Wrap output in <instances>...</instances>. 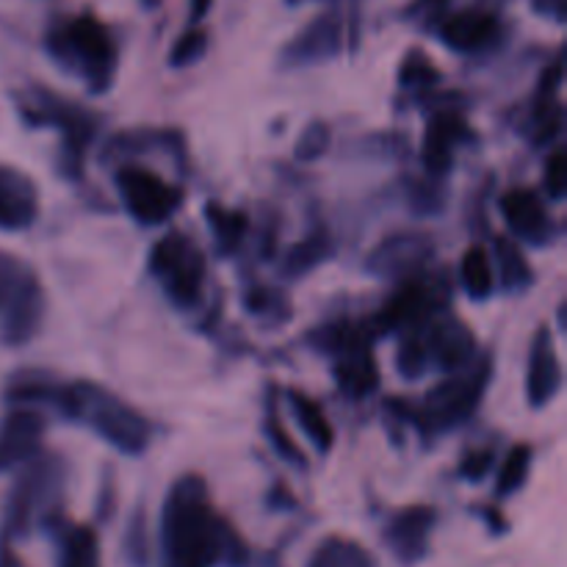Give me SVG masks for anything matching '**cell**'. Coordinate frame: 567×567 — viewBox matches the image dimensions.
Returning <instances> with one entry per match:
<instances>
[{"mask_svg":"<svg viewBox=\"0 0 567 567\" xmlns=\"http://www.w3.org/2000/svg\"><path fill=\"white\" fill-rule=\"evenodd\" d=\"M210 48V33L205 25H186L181 37L172 42L169 55H166V64L172 70H186V66H194L197 61H203L208 55Z\"/></svg>","mask_w":567,"mask_h":567,"instance_id":"obj_38","label":"cell"},{"mask_svg":"<svg viewBox=\"0 0 567 567\" xmlns=\"http://www.w3.org/2000/svg\"><path fill=\"white\" fill-rule=\"evenodd\" d=\"M114 188L122 208L142 227L166 225L186 203V192L177 183L164 181L158 172L133 164V161L116 166Z\"/></svg>","mask_w":567,"mask_h":567,"instance_id":"obj_11","label":"cell"},{"mask_svg":"<svg viewBox=\"0 0 567 567\" xmlns=\"http://www.w3.org/2000/svg\"><path fill=\"white\" fill-rule=\"evenodd\" d=\"M563 81H565V50L559 48L557 53H554V59L543 66L540 78H537L535 97H532V120H540L543 114H548L551 109L563 105L559 103Z\"/></svg>","mask_w":567,"mask_h":567,"instance_id":"obj_37","label":"cell"},{"mask_svg":"<svg viewBox=\"0 0 567 567\" xmlns=\"http://www.w3.org/2000/svg\"><path fill=\"white\" fill-rule=\"evenodd\" d=\"M249 565L252 551L241 532L214 509L205 476H177L161 509V567Z\"/></svg>","mask_w":567,"mask_h":567,"instance_id":"obj_1","label":"cell"},{"mask_svg":"<svg viewBox=\"0 0 567 567\" xmlns=\"http://www.w3.org/2000/svg\"><path fill=\"white\" fill-rule=\"evenodd\" d=\"M498 210H502L504 221H507L509 233H513L515 244H526V247L546 249L554 247L563 236V227L554 219L548 210L546 199L535 192V188H509L498 197Z\"/></svg>","mask_w":567,"mask_h":567,"instance_id":"obj_16","label":"cell"},{"mask_svg":"<svg viewBox=\"0 0 567 567\" xmlns=\"http://www.w3.org/2000/svg\"><path fill=\"white\" fill-rule=\"evenodd\" d=\"M396 83L402 92H408L410 97L419 100L424 97V94L437 92V89H441L443 72L437 70V64L430 59L426 50L410 48L408 53H404V59L399 61Z\"/></svg>","mask_w":567,"mask_h":567,"instance_id":"obj_33","label":"cell"},{"mask_svg":"<svg viewBox=\"0 0 567 567\" xmlns=\"http://www.w3.org/2000/svg\"><path fill=\"white\" fill-rule=\"evenodd\" d=\"M496 449H471V452L463 454V460H460L457 476L463 482H482L493 468H496Z\"/></svg>","mask_w":567,"mask_h":567,"instance_id":"obj_43","label":"cell"},{"mask_svg":"<svg viewBox=\"0 0 567 567\" xmlns=\"http://www.w3.org/2000/svg\"><path fill=\"white\" fill-rule=\"evenodd\" d=\"M374 343L371 338L369 324L358 319H349V316H338V319H327L321 324H316L313 330L305 336V343H308L313 352L327 354V358L336 360L338 354L349 352V349L360 347V343Z\"/></svg>","mask_w":567,"mask_h":567,"instance_id":"obj_29","label":"cell"},{"mask_svg":"<svg viewBox=\"0 0 567 567\" xmlns=\"http://www.w3.org/2000/svg\"><path fill=\"white\" fill-rule=\"evenodd\" d=\"M493 275H496V288L502 293L518 297L535 286V269H532L529 258H526L524 247L515 244L509 236L493 238Z\"/></svg>","mask_w":567,"mask_h":567,"instance_id":"obj_27","label":"cell"},{"mask_svg":"<svg viewBox=\"0 0 567 567\" xmlns=\"http://www.w3.org/2000/svg\"><path fill=\"white\" fill-rule=\"evenodd\" d=\"M138 3H142L144 11H155L161 6V0H138Z\"/></svg>","mask_w":567,"mask_h":567,"instance_id":"obj_50","label":"cell"},{"mask_svg":"<svg viewBox=\"0 0 567 567\" xmlns=\"http://www.w3.org/2000/svg\"><path fill=\"white\" fill-rule=\"evenodd\" d=\"M396 371L402 380H421V377L430 374V360H426V349L419 330L402 332V341L396 347Z\"/></svg>","mask_w":567,"mask_h":567,"instance_id":"obj_39","label":"cell"},{"mask_svg":"<svg viewBox=\"0 0 567 567\" xmlns=\"http://www.w3.org/2000/svg\"><path fill=\"white\" fill-rule=\"evenodd\" d=\"M415 330L424 341L430 371H437V374H454L480 354V341H476L471 324L452 310L432 316L426 324L415 327Z\"/></svg>","mask_w":567,"mask_h":567,"instance_id":"obj_15","label":"cell"},{"mask_svg":"<svg viewBox=\"0 0 567 567\" xmlns=\"http://www.w3.org/2000/svg\"><path fill=\"white\" fill-rule=\"evenodd\" d=\"M14 485L3 509L0 526V548H9L14 540L31 535L33 529H44L61 515V502L66 491V463L53 452H42L17 468Z\"/></svg>","mask_w":567,"mask_h":567,"instance_id":"obj_6","label":"cell"},{"mask_svg":"<svg viewBox=\"0 0 567 567\" xmlns=\"http://www.w3.org/2000/svg\"><path fill=\"white\" fill-rule=\"evenodd\" d=\"M332 147V127L324 120H313L302 127L297 144H293V155L299 164H316L324 158Z\"/></svg>","mask_w":567,"mask_h":567,"instance_id":"obj_40","label":"cell"},{"mask_svg":"<svg viewBox=\"0 0 567 567\" xmlns=\"http://www.w3.org/2000/svg\"><path fill=\"white\" fill-rule=\"evenodd\" d=\"M59 413L66 421L86 426L89 432L109 443L114 452L125 457H142L153 441V426L147 415L138 413L133 404L116 396L105 385L92 380H75L64 385Z\"/></svg>","mask_w":567,"mask_h":567,"instance_id":"obj_5","label":"cell"},{"mask_svg":"<svg viewBox=\"0 0 567 567\" xmlns=\"http://www.w3.org/2000/svg\"><path fill=\"white\" fill-rule=\"evenodd\" d=\"M55 540V567H103L100 537L92 526L70 524L64 515L44 526Z\"/></svg>","mask_w":567,"mask_h":567,"instance_id":"obj_23","label":"cell"},{"mask_svg":"<svg viewBox=\"0 0 567 567\" xmlns=\"http://www.w3.org/2000/svg\"><path fill=\"white\" fill-rule=\"evenodd\" d=\"M241 302H244V310H247L252 319L264 321V324L269 327H282L286 321H291L293 316L288 293L282 291V288L269 286V282L264 280H249L247 286H244Z\"/></svg>","mask_w":567,"mask_h":567,"instance_id":"obj_31","label":"cell"},{"mask_svg":"<svg viewBox=\"0 0 567 567\" xmlns=\"http://www.w3.org/2000/svg\"><path fill=\"white\" fill-rule=\"evenodd\" d=\"M308 567H380L374 554L352 537L330 535L313 548Z\"/></svg>","mask_w":567,"mask_h":567,"instance_id":"obj_34","label":"cell"},{"mask_svg":"<svg viewBox=\"0 0 567 567\" xmlns=\"http://www.w3.org/2000/svg\"><path fill=\"white\" fill-rule=\"evenodd\" d=\"M437 241L426 230H399L382 238L365 258V271L377 280L402 282L432 266Z\"/></svg>","mask_w":567,"mask_h":567,"instance_id":"obj_13","label":"cell"},{"mask_svg":"<svg viewBox=\"0 0 567 567\" xmlns=\"http://www.w3.org/2000/svg\"><path fill=\"white\" fill-rule=\"evenodd\" d=\"M210 9H214V0H188V25H203Z\"/></svg>","mask_w":567,"mask_h":567,"instance_id":"obj_48","label":"cell"},{"mask_svg":"<svg viewBox=\"0 0 567 567\" xmlns=\"http://www.w3.org/2000/svg\"><path fill=\"white\" fill-rule=\"evenodd\" d=\"M64 385L59 377L50 374V371H37V369H25L17 371L9 382H6V402L11 408H31V404H48L59 413L61 408V396H64Z\"/></svg>","mask_w":567,"mask_h":567,"instance_id":"obj_28","label":"cell"},{"mask_svg":"<svg viewBox=\"0 0 567 567\" xmlns=\"http://www.w3.org/2000/svg\"><path fill=\"white\" fill-rule=\"evenodd\" d=\"M360 0H336L324 11L305 22L277 53V66L286 72L308 70L336 61L347 50L358 48Z\"/></svg>","mask_w":567,"mask_h":567,"instance_id":"obj_7","label":"cell"},{"mask_svg":"<svg viewBox=\"0 0 567 567\" xmlns=\"http://www.w3.org/2000/svg\"><path fill=\"white\" fill-rule=\"evenodd\" d=\"M565 299L563 302H559V308H557V324H559V332H567V321H565Z\"/></svg>","mask_w":567,"mask_h":567,"instance_id":"obj_49","label":"cell"},{"mask_svg":"<svg viewBox=\"0 0 567 567\" xmlns=\"http://www.w3.org/2000/svg\"><path fill=\"white\" fill-rule=\"evenodd\" d=\"M532 463H535V446L529 443H515L502 460V468L496 476V498H513L529 482Z\"/></svg>","mask_w":567,"mask_h":567,"instance_id":"obj_35","label":"cell"},{"mask_svg":"<svg viewBox=\"0 0 567 567\" xmlns=\"http://www.w3.org/2000/svg\"><path fill=\"white\" fill-rule=\"evenodd\" d=\"M532 11L543 20H551L557 25H565L567 20V0H529Z\"/></svg>","mask_w":567,"mask_h":567,"instance_id":"obj_46","label":"cell"},{"mask_svg":"<svg viewBox=\"0 0 567 567\" xmlns=\"http://www.w3.org/2000/svg\"><path fill=\"white\" fill-rule=\"evenodd\" d=\"M336 255V238H332L330 227L324 221H316L286 255H282L280 271L286 280H302V277L313 275L319 266L330 264Z\"/></svg>","mask_w":567,"mask_h":567,"instance_id":"obj_24","label":"cell"},{"mask_svg":"<svg viewBox=\"0 0 567 567\" xmlns=\"http://www.w3.org/2000/svg\"><path fill=\"white\" fill-rule=\"evenodd\" d=\"M563 385L565 374L557 338H554L551 327L540 324L529 343V358H526V402H529L532 410H546L559 396Z\"/></svg>","mask_w":567,"mask_h":567,"instance_id":"obj_18","label":"cell"},{"mask_svg":"<svg viewBox=\"0 0 567 567\" xmlns=\"http://www.w3.org/2000/svg\"><path fill=\"white\" fill-rule=\"evenodd\" d=\"M404 203L413 210V216L421 219H435L446 210V188L441 186V181H432V177H408L404 181Z\"/></svg>","mask_w":567,"mask_h":567,"instance_id":"obj_36","label":"cell"},{"mask_svg":"<svg viewBox=\"0 0 567 567\" xmlns=\"http://www.w3.org/2000/svg\"><path fill=\"white\" fill-rule=\"evenodd\" d=\"M147 153H164L181 166L188 164V144L177 127H131V131H120L103 144L100 161L103 164H114V161L133 158V155Z\"/></svg>","mask_w":567,"mask_h":567,"instance_id":"obj_20","label":"cell"},{"mask_svg":"<svg viewBox=\"0 0 567 567\" xmlns=\"http://www.w3.org/2000/svg\"><path fill=\"white\" fill-rule=\"evenodd\" d=\"M44 50L89 94L111 92L120 72V39L94 11L61 14L44 31Z\"/></svg>","mask_w":567,"mask_h":567,"instance_id":"obj_3","label":"cell"},{"mask_svg":"<svg viewBox=\"0 0 567 567\" xmlns=\"http://www.w3.org/2000/svg\"><path fill=\"white\" fill-rule=\"evenodd\" d=\"M454 297V282L446 269H426L421 275L402 280L393 288L391 297L382 302V308L371 316L369 324L371 338H388L396 332H410L415 327L426 324L432 316L449 310Z\"/></svg>","mask_w":567,"mask_h":567,"instance_id":"obj_10","label":"cell"},{"mask_svg":"<svg viewBox=\"0 0 567 567\" xmlns=\"http://www.w3.org/2000/svg\"><path fill=\"white\" fill-rule=\"evenodd\" d=\"M203 216L219 258H233V255L241 252L244 241L252 233V219H249L247 210L230 208V205L219 203V199H208L203 205Z\"/></svg>","mask_w":567,"mask_h":567,"instance_id":"obj_25","label":"cell"},{"mask_svg":"<svg viewBox=\"0 0 567 567\" xmlns=\"http://www.w3.org/2000/svg\"><path fill=\"white\" fill-rule=\"evenodd\" d=\"M563 131H565V109L563 105H557V109H551L548 114H543L540 120H535L532 144H535L537 150L557 147L559 138H563Z\"/></svg>","mask_w":567,"mask_h":567,"instance_id":"obj_44","label":"cell"},{"mask_svg":"<svg viewBox=\"0 0 567 567\" xmlns=\"http://www.w3.org/2000/svg\"><path fill=\"white\" fill-rule=\"evenodd\" d=\"M460 275V288L465 291V297L476 305H485L496 297V275H493V260L482 244H474L463 252L457 264Z\"/></svg>","mask_w":567,"mask_h":567,"instance_id":"obj_30","label":"cell"},{"mask_svg":"<svg viewBox=\"0 0 567 567\" xmlns=\"http://www.w3.org/2000/svg\"><path fill=\"white\" fill-rule=\"evenodd\" d=\"M44 430L48 424L42 413L33 408H11L0 421V474L22 468L33 457H39Z\"/></svg>","mask_w":567,"mask_h":567,"instance_id":"obj_19","label":"cell"},{"mask_svg":"<svg viewBox=\"0 0 567 567\" xmlns=\"http://www.w3.org/2000/svg\"><path fill=\"white\" fill-rule=\"evenodd\" d=\"M264 437L269 441L271 452L277 454V457L282 460V463H288L291 468L297 471H308V454L302 452V446H299L297 441H293L291 435H288L286 424H282L280 419V404H277V388L269 385V391H266V408H264Z\"/></svg>","mask_w":567,"mask_h":567,"instance_id":"obj_32","label":"cell"},{"mask_svg":"<svg viewBox=\"0 0 567 567\" xmlns=\"http://www.w3.org/2000/svg\"><path fill=\"white\" fill-rule=\"evenodd\" d=\"M493 374H496V360L491 352H480L465 369L446 374L435 388H430V393L419 404L408 399H388V421L413 426L426 443L463 430L480 413L491 391Z\"/></svg>","mask_w":567,"mask_h":567,"instance_id":"obj_2","label":"cell"},{"mask_svg":"<svg viewBox=\"0 0 567 567\" xmlns=\"http://www.w3.org/2000/svg\"><path fill=\"white\" fill-rule=\"evenodd\" d=\"M39 186L20 166L0 164V233H22L39 219Z\"/></svg>","mask_w":567,"mask_h":567,"instance_id":"obj_21","label":"cell"},{"mask_svg":"<svg viewBox=\"0 0 567 567\" xmlns=\"http://www.w3.org/2000/svg\"><path fill=\"white\" fill-rule=\"evenodd\" d=\"M147 271L172 308L183 313L199 310L208 282V258L188 233L169 230L158 238L147 255Z\"/></svg>","mask_w":567,"mask_h":567,"instance_id":"obj_9","label":"cell"},{"mask_svg":"<svg viewBox=\"0 0 567 567\" xmlns=\"http://www.w3.org/2000/svg\"><path fill=\"white\" fill-rule=\"evenodd\" d=\"M122 551H125L127 563L133 567L150 565V532H147V515L144 509H136L127 520L125 537H122Z\"/></svg>","mask_w":567,"mask_h":567,"instance_id":"obj_41","label":"cell"},{"mask_svg":"<svg viewBox=\"0 0 567 567\" xmlns=\"http://www.w3.org/2000/svg\"><path fill=\"white\" fill-rule=\"evenodd\" d=\"M286 402L291 408V415L297 419L302 435L313 446V452L319 457H327L336 449V426L327 419L324 404L310 396V393L299 391V388H286Z\"/></svg>","mask_w":567,"mask_h":567,"instance_id":"obj_26","label":"cell"},{"mask_svg":"<svg viewBox=\"0 0 567 567\" xmlns=\"http://www.w3.org/2000/svg\"><path fill=\"white\" fill-rule=\"evenodd\" d=\"M48 297L37 269L20 255L0 249V343L20 349L39 336Z\"/></svg>","mask_w":567,"mask_h":567,"instance_id":"obj_8","label":"cell"},{"mask_svg":"<svg viewBox=\"0 0 567 567\" xmlns=\"http://www.w3.org/2000/svg\"><path fill=\"white\" fill-rule=\"evenodd\" d=\"M14 100L17 116L22 125L33 127V131H55L61 136L59 150V172L72 183L83 181L86 172V155L92 142L97 138L103 116L94 114L78 100L66 97V94L53 92L44 83H28V86L17 89L11 94Z\"/></svg>","mask_w":567,"mask_h":567,"instance_id":"obj_4","label":"cell"},{"mask_svg":"<svg viewBox=\"0 0 567 567\" xmlns=\"http://www.w3.org/2000/svg\"><path fill=\"white\" fill-rule=\"evenodd\" d=\"M465 97L457 92H446L437 103L430 105L424 142H421V164L426 177L443 181L454 169L457 150L465 144H476V131L463 111Z\"/></svg>","mask_w":567,"mask_h":567,"instance_id":"obj_12","label":"cell"},{"mask_svg":"<svg viewBox=\"0 0 567 567\" xmlns=\"http://www.w3.org/2000/svg\"><path fill=\"white\" fill-rule=\"evenodd\" d=\"M480 515H482V520H485V524L491 526L493 532H496V535H507L509 526H507V520H504L502 509H498V507H482Z\"/></svg>","mask_w":567,"mask_h":567,"instance_id":"obj_47","label":"cell"},{"mask_svg":"<svg viewBox=\"0 0 567 567\" xmlns=\"http://www.w3.org/2000/svg\"><path fill=\"white\" fill-rule=\"evenodd\" d=\"M430 31L435 33L443 48L460 55L491 53L504 42L502 14L487 6H465V9L446 11Z\"/></svg>","mask_w":567,"mask_h":567,"instance_id":"obj_14","label":"cell"},{"mask_svg":"<svg viewBox=\"0 0 567 567\" xmlns=\"http://www.w3.org/2000/svg\"><path fill=\"white\" fill-rule=\"evenodd\" d=\"M435 526L437 513L430 504H408L388 518L382 540L399 565L415 567L430 557Z\"/></svg>","mask_w":567,"mask_h":567,"instance_id":"obj_17","label":"cell"},{"mask_svg":"<svg viewBox=\"0 0 567 567\" xmlns=\"http://www.w3.org/2000/svg\"><path fill=\"white\" fill-rule=\"evenodd\" d=\"M280 233H282V221L280 214L271 208H264V216L258 221V252L260 258H275L277 255V244H280Z\"/></svg>","mask_w":567,"mask_h":567,"instance_id":"obj_45","label":"cell"},{"mask_svg":"<svg viewBox=\"0 0 567 567\" xmlns=\"http://www.w3.org/2000/svg\"><path fill=\"white\" fill-rule=\"evenodd\" d=\"M543 192L551 203H563L567 194V153L563 144L548 150L543 164Z\"/></svg>","mask_w":567,"mask_h":567,"instance_id":"obj_42","label":"cell"},{"mask_svg":"<svg viewBox=\"0 0 567 567\" xmlns=\"http://www.w3.org/2000/svg\"><path fill=\"white\" fill-rule=\"evenodd\" d=\"M332 380H336L338 391L347 399H352V402H363V399L374 396L382 385V371L380 360L374 354V343H360V347L338 354L332 360Z\"/></svg>","mask_w":567,"mask_h":567,"instance_id":"obj_22","label":"cell"}]
</instances>
